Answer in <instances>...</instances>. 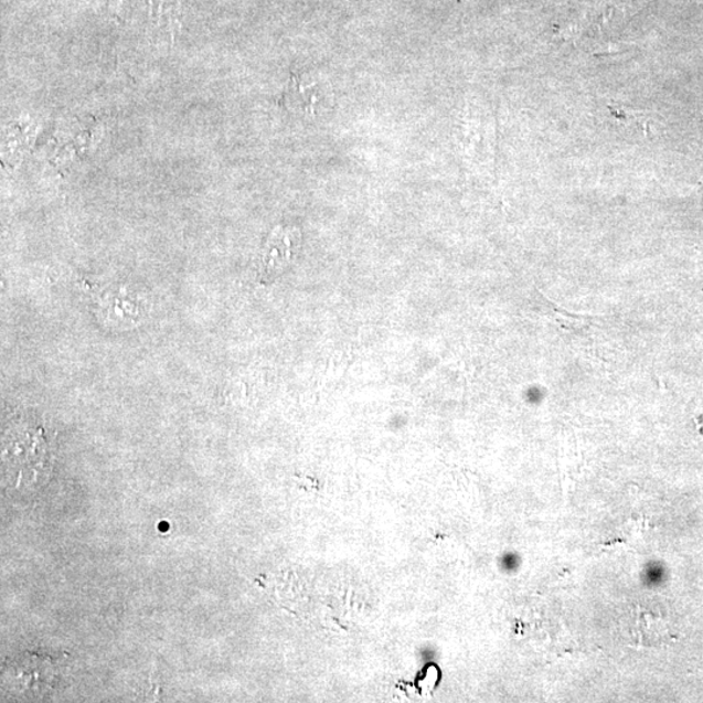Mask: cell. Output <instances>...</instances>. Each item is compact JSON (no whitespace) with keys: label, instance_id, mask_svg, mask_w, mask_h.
I'll use <instances>...</instances> for the list:
<instances>
[{"label":"cell","instance_id":"obj_1","mask_svg":"<svg viewBox=\"0 0 703 703\" xmlns=\"http://www.w3.org/2000/svg\"><path fill=\"white\" fill-rule=\"evenodd\" d=\"M21 437H13L7 441L4 448V461L10 462L14 477V488L38 487L43 480L42 476H47L50 467L49 444L43 434L42 427L38 429H24Z\"/></svg>","mask_w":703,"mask_h":703},{"label":"cell","instance_id":"obj_2","mask_svg":"<svg viewBox=\"0 0 703 703\" xmlns=\"http://www.w3.org/2000/svg\"><path fill=\"white\" fill-rule=\"evenodd\" d=\"M318 86L316 84L303 85L300 77L294 76L288 85L283 103L296 111L313 114L318 103Z\"/></svg>","mask_w":703,"mask_h":703},{"label":"cell","instance_id":"obj_3","mask_svg":"<svg viewBox=\"0 0 703 703\" xmlns=\"http://www.w3.org/2000/svg\"><path fill=\"white\" fill-rule=\"evenodd\" d=\"M110 9L114 13H119L121 10L123 0H108Z\"/></svg>","mask_w":703,"mask_h":703}]
</instances>
